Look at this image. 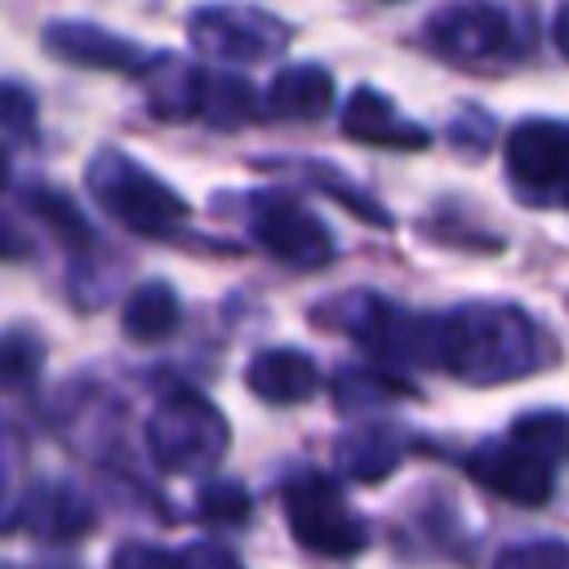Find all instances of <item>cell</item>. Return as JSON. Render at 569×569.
<instances>
[{"instance_id": "obj_16", "label": "cell", "mask_w": 569, "mask_h": 569, "mask_svg": "<svg viewBox=\"0 0 569 569\" xmlns=\"http://www.w3.org/2000/svg\"><path fill=\"white\" fill-rule=\"evenodd\" d=\"M333 107V80L325 67L316 62H293L284 71H276L262 111L276 120H316Z\"/></svg>"}, {"instance_id": "obj_29", "label": "cell", "mask_w": 569, "mask_h": 569, "mask_svg": "<svg viewBox=\"0 0 569 569\" xmlns=\"http://www.w3.org/2000/svg\"><path fill=\"white\" fill-rule=\"evenodd\" d=\"M22 253H27V240L0 218V258H22Z\"/></svg>"}, {"instance_id": "obj_9", "label": "cell", "mask_w": 569, "mask_h": 569, "mask_svg": "<svg viewBox=\"0 0 569 569\" xmlns=\"http://www.w3.org/2000/svg\"><path fill=\"white\" fill-rule=\"evenodd\" d=\"M507 173L525 191L569 187V120H525L507 138Z\"/></svg>"}, {"instance_id": "obj_1", "label": "cell", "mask_w": 569, "mask_h": 569, "mask_svg": "<svg viewBox=\"0 0 569 569\" xmlns=\"http://www.w3.org/2000/svg\"><path fill=\"white\" fill-rule=\"evenodd\" d=\"M551 347L542 329L507 302H462L445 316H427V365L462 382H511L547 365Z\"/></svg>"}, {"instance_id": "obj_6", "label": "cell", "mask_w": 569, "mask_h": 569, "mask_svg": "<svg viewBox=\"0 0 569 569\" xmlns=\"http://www.w3.org/2000/svg\"><path fill=\"white\" fill-rule=\"evenodd\" d=\"M187 36H191L196 53H204V58H218V62H258V58L280 53L293 31L276 13L258 9V4L222 0V4L191 9Z\"/></svg>"}, {"instance_id": "obj_17", "label": "cell", "mask_w": 569, "mask_h": 569, "mask_svg": "<svg viewBox=\"0 0 569 569\" xmlns=\"http://www.w3.org/2000/svg\"><path fill=\"white\" fill-rule=\"evenodd\" d=\"M18 520H27L40 538H80L93 529V507L71 485H40L18 507Z\"/></svg>"}, {"instance_id": "obj_11", "label": "cell", "mask_w": 569, "mask_h": 569, "mask_svg": "<svg viewBox=\"0 0 569 569\" xmlns=\"http://www.w3.org/2000/svg\"><path fill=\"white\" fill-rule=\"evenodd\" d=\"M178 102L169 116H200L213 129H240L253 120L258 98L253 84L244 76H227V71H204V67H178Z\"/></svg>"}, {"instance_id": "obj_8", "label": "cell", "mask_w": 569, "mask_h": 569, "mask_svg": "<svg viewBox=\"0 0 569 569\" xmlns=\"http://www.w3.org/2000/svg\"><path fill=\"white\" fill-rule=\"evenodd\" d=\"M329 320L342 325L373 360L427 365V316H413L378 293H347V298H333Z\"/></svg>"}, {"instance_id": "obj_23", "label": "cell", "mask_w": 569, "mask_h": 569, "mask_svg": "<svg viewBox=\"0 0 569 569\" xmlns=\"http://www.w3.org/2000/svg\"><path fill=\"white\" fill-rule=\"evenodd\" d=\"M200 516L209 525H244L249 520V493L236 480H209L200 489Z\"/></svg>"}, {"instance_id": "obj_22", "label": "cell", "mask_w": 569, "mask_h": 569, "mask_svg": "<svg viewBox=\"0 0 569 569\" xmlns=\"http://www.w3.org/2000/svg\"><path fill=\"white\" fill-rule=\"evenodd\" d=\"M44 365V347L31 333H0V387H27L36 382Z\"/></svg>"}, {"instance_id": "obj_24", "label": "cell", "mask_w": 569, "mask_h": 569, "mask_svg": "<svg viewBox=\"0 0 569 569\" xmlns=\"http://www.w3.org/2000/svg\"><path fill=\"white\" fill-rule=\"evenodd\" d=\"M493 569H569V542H556V538L516 542L493 560Z\"/></svg>"}, {"instance_id": "obj_15", "label": "cell", "mask_w": 569, "mask_h": 569, "mask_svg": "<svg viewBox=\"0 0 569 569\" xmlns=\"http://www.w3.org/2000/svg\"><path fill=\"white\" fill-rule=\"evenodd\" d=\"M244 382L258 400L267 405H302L316 396L320 387V373H316V360L307 351H293V347H271V351H258L244 369Z\"/></svg>"}, {"instance_id": "obj_31", "label": "cell", "mask_w": 569, "mask_h": 569, "mask_svg": "<svg viewBox=\"0 0 569 569\" xmlns=\"http://www.w3.org/2000/svg\"><path fill=\"white\" fill-rule=\"evenodd\" d=\"M9 525H18V498L4 489V480H0V529H9Z\"/></svg>"}, {"instance_id": "obj_28", "label": "cell", "mask_w": 569, "mask_h": 569, "mask_svg": "<svg viewBox=\"0 0 569 569\" xmlns=\"http://www.w3.org/2000/svg\"><path fill=\"white\" fill-rule=\"evenodd\" d=\"M111 569H178L173 551H160L151 542H120L111 551Z\"/></svg>"}, {"instance_id": "obj_10", "label": "cell", "mask_w": 569, "mask_h": 569, "mask_svg": "<svg viewBox=\"0 0 569 569\" xmlns=\"http://www.w3.org/2000/svg\"><path fill=\"white\" fill-rule=\"evenodd\" d=\"M44 49L71 67H89V71H147L156 62L151 49H142L138 40H124L98 22H76V18H62V22H49L44 27Z\"/></svg>"}, {"instance_id": "obj_21", "label": "cell", "mask_w": 569, "mask_h": 569, "mask_svg": "<svg viewBox=\"0 0 569 569\" xmlns=\"http://www.w3.org/2000/svg\"><path fill=\"white\" fill-rule=\"evenodd\" d=\"M27 204H31V213H40L67 244H89L93 240V227L84 222V213L62 196V191H49V187H31V196H27Z\"/></svg>"}, {"instance_id": "obj_14", "label": "cell", "mask_w": 569, "mask_h": 569, "mask_svg": "<svg viewBox=\"0 0 569 569\" xmlns=\"http://www.w3.org/2000/svg\"><path fill=\"white\" fill-rule=\"evenodd\" d=\"M409 449V436L396 422H360L347 436H338V471L360 485L387 480Z\"/></svg>"}, {"instance_id": "obj_4", "label": "cell", "mask_w": 569, "mask_h": 569, "mask_svg": "<svg viewBox=\"0 0 569 569\" xmlns=\"http://www.w3.org/2000/svg\"><path fill=\"white\" fill-rule=\"evenodd\" d=\"M422 40L445 62L489 67L516 58V18L493 0H453L427 18Z\"/></svg>"}, {"instance_id": "obj_25", "label": "cell", "mask_w": 569, "mask_h": 569, "mask_svg": "<svg viewBox=\"0 0 569 569\" xmlns=\"http://www.w3.org/2000/svg\"><path fill=\"white\" fill-rule=\"evenodd\" d=\"M311 178H316L333 200H342L351 213H360L365 222H378V227H387V222H391V218H387V209H382L378 200H365V191H356L342 173H333V169H325V164H311Z\"/></svg>"}, {"instance_id": "obj_13", "label": "cell", "mask_w": 569, "mask_h": 569, "mask_svg": "<svg viewBox=\"0 0 569 569\" xmlns=\"http://www.w3.org/2000/svg\"><path fill=\"white\" fill-rule=\"evenodd\" d=\"M342 133L369 147H396V151H418L427 147V129L405 120L387 93H378L373 84H360L347 93L342 102Z\"/></svg>"}, {"instance_id": "obj_26", "label": "cell", "mask_w": 569, "mask_h": 569, "mask_svg": "<svg viewBox=\"0 0 569 569\" xmlns=\"http://www.w3.org/2000/svg\"><path fill=\"white\" fill-rule=\"evenodd\" d=\"M0 129H9V133L36 129V93L18 80H0Z\"/></svg>"}, {"instance_id": "obj_7", "label": "cell", "mask_w": 569, "mask_h": 569, "mask_svg": "<svg viewBox=\"0 0 569 569\" xmlns=\"http://www.w3.org/2000/svg\"><path fill=\"white\" fill-rule=\"evenodd\" d=\"M249 236L280 262L289 267H302V271H316L333 258V236L329 227L302 204L293 200L289 191H253L249 196Z\"/></svg>"}, {"instance_id": "obj_20", "label": "cell", "mask_w": 569, "mask_h": 569, "mask_svg": "<svg viewBox=\"0 0 569 569\" xmlns=\"http://www.w3.org/2000/svg\"><path fill=\"white\" fill-rule=\"evenodd\" d=\"M405 391H409V387H405L400 378L378 373V369H342V373L333 378V400H338L342 409H351V413H360V409H378L382 400L405 396Z\"/></svg>"}, {"instance_id": "obj_27", "label": "cell", "mask_w": 569, "mask_h": 569, "mask_svg": "<svg viewBox=\"0 0 569 569\" xmlns=\"http://www.w3.org/2000/svg\"><path fill=\"white\" fill-rule=\"evenodd\" d=\"M178 569H244L236 551L218 547V542H187L182 551H173Z\"/></svg>"}, {"instance_id": "obj_32", "label": "cell", "mask_w": 569, "mask_h": 569, "mask_svg": "<svg viewBox=\"0 0 569 569\" xmlns=\"http://www.w3.org/2000/svg\"><path fill=\"white\" fill-rule=\"evenodd\" d=\"M4 182H9V156L0 151V187H4Z\"/></svg>"}, {"instance_id": "obj_3", "label": "cell", "mask_w": 569, "mask_h": 569, "mask_svg": "<svg viewBox=\"0 0 569 569\" xmlns=\"http://www.w3.org/2000/svg\"><path fill=\"white\" fill-rule=\"evenodd\" d=\"M84 182L93 200L138 236H173V227L187 218L182 196L164 187L156 173H147L133 156L102 151L98 160H89Z\"/></svg>"}, {"instance_id": "obj_19", "label": "cell", "mask_w": 569, "mask_h": 569, "mask_svg": "<svg viewBox=\"0 0 569 569\" xmlns=\"http://www.w3.org/2000/svg\"><path fill=\"white\" fill-rule=\"evenodd\" d=\"M507 440L525 445V449H529L533 458H542L547 467L569 462V418L556 413V409H533V413L516 418Z\"/></svg>"}, {"instance_id": "obj_18", "label": "cell", "mask_w": 569, "mask_h": 569, "mask_svg": "<svg viewBox=\"0 0 569 569\" xmlns=\"http://www.w3.org/2000/svg\"><path fill=\"white\" fill-rule=\"evenodd\" d=\"M124 333L138 338V342H156V338H169L178 329V293L160 280H147L138 284L129 298H124V316H120Z\"/></svg>"}, {"instance_id": "obj_33", "label": "cell", "mask_w": 569, "mask_h": 569, "mask_svg": "<svg viewBox=\"0 0 569 569\" xmlns=\"http://www.w3.org/2000/svg\"><path fill=\"white\" fill-rule=\"evenodd\" d=\"M556 200H560V204H565V209H569V187H565V191H560V196H556Z\"/></svg>"}, {"instance_id": "obj_5", "label": "cell", "mask_w": 569, "mask_h": 569, "mask_svg": "<svg viewBox=\"0 0 569 569\" xmlns=\"http://www.w3.org/2000/svg\"><path fill=\"white\" fill-rule=\"evenodd\" d=\"M284 520H289V533L320 556H360L369 542V533H365L360 516L347 507L342 489L316 471L293 476L284 485Z\"/></svg>"}, {"instance_id": "obj_30", "label": "cell", "mask_w": 569, "mask_h": 569, "mask_svg": "<svg viewBox=\"0 0 569 569\" xmlns=\"http://www.w3.org/2000/svg\"><path fill=\"white\" fill-rule=\"evenodd\" d=\"M551 36H556V49L569 58V0L556 9V18H551Z\"/></svg>"}, {"instance_id": "obj_2", "label": "cell", "mask_w": 569, "mask_h": 569, "mask_svg": "<svg viewBox=\"0 0 569 569\" xmlns=\"http://www.w3.org/2000/svg\"><path fill=\"white\" fill-rule=\"evenodd\" d=\"M227 418L200 391H169L147 418V453L169 476H200L227 449Z\"/></svg>"}, {"instance_id": "obj_12", "label": "cell", "mask_w": 569, "mask_h": 569, "mask_svg": "<svg viewBox=\"0 0 569 569\" xmlns=\"http://www.w3.org/2000/svg\"><path fill=\"white\" fill-rule=\"evenodd\" d=\"M467 471L498 498L516 502V507H542L551 498V471L542 458H533L525 445L516 440H493V445H480L471 458H467Z\"/></svg>"}]
</instances>
